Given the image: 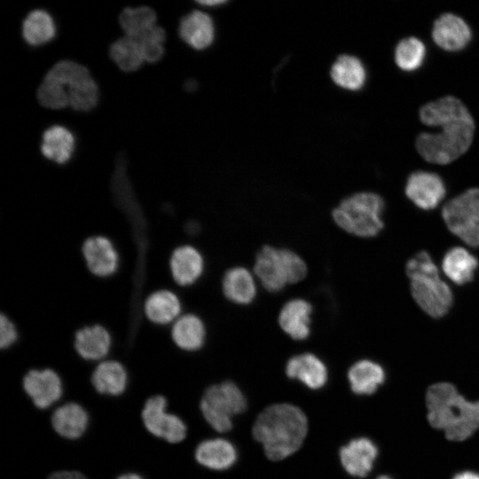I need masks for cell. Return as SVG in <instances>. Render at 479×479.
Instances as JSON below:
<instances>
[{
  "label": "cell",
  "mask_w": 479,
  "mask_h": 479,
  "mask_svg": "<svg viewBox=\"0 0 479 479\" xmlns=\"http://www.w3.org/2000/svg\"><path fill=\"white\" fill-rule=\"evenodd\" d=\"M419 115L425 125L441 129L438 133L421 132L416 138V149L427 161L448 164L467 151L475 124L459 98L444 96L428 102L420 108Z\"/></svg>",
  "instance_id": "obj_1"
},
{
  "label": "cell",
  "mask_w": 479,
  "mask_h": 479,
  "mask_svg": "<svg viewBox=\"0 0 479 479\" xmlns=\"http://www.w3.org/2000/svg\"><path fill=\"white\" fill-rule=\"evenodd\" d=\"M425 408L429 427L449 442L463 443L479 432V400L467 397L452 381L430 384Z\"/></svg>",
  "instance_id": "obj_2"
},
{
  "label": "cell",
  "mask_w": 479,
  "mask_h": 479,
  "mask_svg": "<svg viewBox=\"0 0 479 479\" xmlns=\"http://www.w3.org/2000/svg\"><path fill=\"white\" fill-rule=\"evenodd\" d=\"M307 428V418L300 408L290 404H278L259 414L253 435L263 444L268 459L281 460L301 447Z\"/></svg>",
  "instance_id": "obj_3"
},
{
  "label": "cell",
  "mask_w": 479,
  "mask_h": 479,
  "mask_svg": "<svg viewBox=\"0 0 479 479\" xmlns=\"http://www.w3.org/2000/svg\"><path fill=\"white\" fill-rule=\"evenodd\" d=\"M404 269L411 295L418 307L430 318L444 317L453 305L454 295L430 254L425 250L417 252L408 259Z\"/></svg>",
  "instance_id": "obj_4"
},
{
  "label": "cell",
  "mask_w": 479,
  "mask_h": 479,
  "mask_svg": "<svg viewBox=\"0 0 479 479\" xmlns=\"http://www.w3.org/2000/svg\"><path fill=\"white\" fill-rule=\"evenodd\" d=\"M384 208L381 196L372 192H361L342 200L332 216L344 232L359 238H373L384 228Z\"/></svg>",
  "instance_id": "obj_5"
},
{
  "label": "cell",
  "mask_w": 479,
  "mask_h": 479,
  "mask_svg": "<svg viewBox=\"0 0 479 479\" xmlns=\"http://www.w3.org/2000/svg\"><path fill=\"white\" fill-rule=\"evenodd\" d=\"M254 272L266 290L279 292L287 284L302 280L307 266L300 255L288 248L264 246L255 256Z\"/></svg>",
  "instance_id": "obj_6"
},
{
  "label": "cell",
  "mask_w": 479,
  "mask_h": 479,
  "mask_svg": "<svg viewBox=\"0 0 479 479\" xmlns=\"http://www.w3.org/2000/svg\"><path fill=\"white\" fill-rule=\"evenodd\" d=\"M246 407L243 393L232 381L208 387L200 401L202 416L218 432L229 431L232 428V417L243 412Z\"/></svg>",
  "instance_id": "obj_7"
},
{
  "label": "cell",
  "mask_w": 479,
  "mask_h": 479,
  "mask_svg": "<svg viewBox=\"0 0 479 479\" xmlns=\"http://www.w3.org/2000/svg\"><path fill=\"white\" fill-rule=\"evenodd\" d=\"M441 216L451 233L468 247H479V188L472 187L449 200Z\"/></svg>",
  "instance_id": "obj_8"
},
{
  "label": "cell",
  "mask_w": 479,
  "mask_h": 479,
  "mask_svg": "<svg viewBox=\"0 0 479 479\" xmlns=\"http://www.w3.org/2000/svg\"><path fill=\"white\" fill-rule=\"evenodd\" d=\"M169 401L163 394L148 397L140 410L145 431L153 439L169 445L182 443L187 436V426L177 413L169 410Z\"/></svg>",
  "instance_id": "obj_9"
},
{
  "label": "cell",
  "mask_w": 479,
  "mask_h": 479,
  "mask_svg": "<svg viewBox=\"0 0 479 479\" xmlns=\"http://www.w3.org/2000/svg\"><path fill=\"white\" fill-rule=\"evenodd\" d=\"M20 389L34 409L44 412L53 409L66 396V383L54 368L34 367L20 379Z\"/></svg>",
  "instance_id": "obj_10"
},
{
  "label": "cell",
  "mask_w": 479,
  "mask_h": 479,
  "mask_svg": "<svg viewBox=\"0 0 479 479\" xmlns=\"http://www.w3.org/2000/svg\"><path fill=\"white\" fill-rule=\"evenodd\" d=\"M48 420L57 437L75 443L88 434L92 419L90 410L82 403L66 399L51 409Z\"/></svg>",
  "instance_id": "obj_11"
},
{
  "label": "cell",
  "mask_w": 479,
  "mask_h": 479,
  "mask_svg": "<svg viewBox=\"0 0 479 479\" xmlns=\"http://www.w3.org/2000/svg\"><path fill=\"white\" fill-rule=\"evenodd\" d=\"M81 254L88 272L97 279H110L121 269L122 257L117 246L106 235L86 238L82 243Z\"/></svg>",
  "instance_id": "obj_12"
},
{
  "label": "cell",
  "mask_w": 479,
  "mask_h": 479,
  "mask_svg": "<svg viewBox=\"0 0 479 479\" xmlns=\"http://www.w3.org/2000/svg\"><path fill=\"white\" fill-rule=\"evenodd\" d=\"M90 387L99 397L117 399L122 397L130 386V374L126 365L110 357L92 365Z\"/></svg>",
  "instance_id": "obj_13"
},
{
  "label": "cell",
  "mask_w": 479,
  "mask_h": 479,
  "mask_svg": "<svg viewBox=\"0 0 479 479\" xmlns=\"http://www.w3.org/2000/svg\"><path fill=\"white\" fill-rule=\"evenodd\" d=\"M114 347V336L104 325L94 323L78 328L73 337L76 356L84 363L95 364L110 357Z\"/></svg>",
  "instance_id": "obj_14"
},
{
  "label": "cell",
  "mask_w": 479,
  "mask_h": 479,
  "mask_svg": "<svg viewBox=\"0 0 479 479\" xmlns=\"http://www.w3.org/2000/svg\"><path fill=\"white\" fill-rule=\"evenodd\" d=\"M183 301L171 287L148 293L141 304L144 319L152 326L169 328L183 313Z\"/></svg>",
  "instance_id": "obj_15"
},
{
  "label": "cell",
  "mask_w": 479,
  "mask_h": 479,
  "mask_svg": "<svg viewBox=\"0 0 479 479\" xmlns=\"http://www.w3.org/2000/svg\"><path fill=\"white\" fill-rule=\"evenodd\" d=\"M168 268L172 284L185 288L194 285L202 276L205 261L196 247L182 243L171 251Z\"/></svg>",
  "instance_id": "obj_16"
},
{
  "label": "cell",
  "mask_w": 479,
  "mask_h": 479,
  "mask_svg": "<svg viewBox=\"0 0 479 479\" xmlns=\"http://www.w3.org/2000/svg\"><path fill=\"white\" fill-rule=\"evenodd\" d=\"M404 192L416 207L422 210H431L444 199L446 186L436 173L417 170L408 177Z\"/></svg>",
  "instance_id": "obj_17"
},
{
  "label": "cell",
  "mask_w": 479,
  "mask_h": 479,
  "mask_svg": "<svg viewBox=\"0 0 479 479\" xmlns=\"http://www.w3.org/2000/svg\"><path fill=\"white\" fill-rule=\"evenodd\" d=\"M379 456L377 444L368 437L350 440L340 450V459L345 471L351 476L366 477L373 469Z\"/></svg>",
  "instance_id": "obj_18"
},
{
  "label": "cell",
  "mask_w": 479,
  "mask_h": 479,
  "mask_svg": "<svg viewBox=\"0 0 479 479\" xmlns=\"http://www.w3.org/2000/svg\"><path fill=\"white\" fill-rule=\"evenodd\" d=\"M432 38L442 49L457 51L464 49L472 38L468 24L459 15L446 12L434 22Z\"/></svg>",
  "instance_id": "obj_19"
},
{
  "label": "cell",
  "mask_w": 479,
  "mask_h": 479,
  "mask_svg": "<svg viewBox=\"0 0 479 479\" xmlns=\"http://www.w3.org/2000/svg\"><path fill=\"white\" fill-rule=\"evenodd\" d=\"M206 326L195 313H183L169 327V335L177 349L195 352L200 349L206 341Z\"/></svg>",
  "instance_id": "obj_20"
},
{
  "label": "cell",
  "mask_w": 479,
  "mask_h": 479,
  "mask_svg": "<svg viewBox=\"0 0 479 479\" xmlns=\"http://www.w3.org/2000/svg\"><path fill=\"white\" fill-rule=\"evenodd\" d=\"M479 260L461 246L449 248L442 258L441 268L444 276L457 286H464L475 279Z\"/></svg>",
  "instance_id": "obj_21"
},
{
  "label": "cell",
  "mask_w": 479,
  "mask_h": 479,
  "mask_svg": "<svg viewBox=\"0 0 479 479\" xmlns=\"http://www.w3.org/2000/svg\"><path fill=\"white\" fill-rule=\"evenodd\" d=\"M76 145L74 133L63 125H53L44 130L40 149L49 161L64 165L72 159Z\"/></svg>",
  "instance_id": "obj_22"
},
{
  "label": "cell",
  "mask_w": 479,
  "mask_h": 479,
  "mask_svg": "<svg viewBox=\"0 0 479 479\" xmlns=\"http://www.w3.org/2000/svg\"><path fill=\"white\" fill-rule=\"evenodd\" d=\"M312 306L303 299L288 301L282 307L279 315L281 329L292 339L302 341L310 334V315Z\"/></svg>",
  "instance_id": "obj_23"
},
{
  "label": "cell",
  "mask_w": 479,
  "mask_h": 479,
  "mask_svg": "<svg viewBox=\"0 0 479 479\" xmlns=\"http://www.w3.org/2000/svg\"><path fill=\"white\" fill-rule=\"evenodd\" d=\"M178 33L181 39L189 46L195 50H203L214 40V23L208 14L195 10L182 18Z\"/></svg>",
  "instance_id": "obj_24"
},
{
  "label": "cell",
  "mask_w": 479,
  "mask_h": 479,
  "mask_svg": "<svg viewBox=\"0 0 479 479\" xmlns=\"http://www.w3.org/2000/svg\"><path fill=\"white\" fill-rule=\"evenodd\" d=\"M286 373L289 378L299 380L312 389L322 388L327 381L326 365L311 353L292 357L287 363Z\"/></svg>",
  "instance_id": "obj_25"
},
{
  "label": "cell",
  "mask_w": 479,
  "mask_h": 479,
  "mask_svg": "<svg viewBox=\"0 0 479 479\" xmlns=\"http://www.w3.org/2000/svg\"><path fill=\"white\" fill-rule=\"evenodd\" d=\"M386 377L383 366L371 359L358 360L348 371L350 389L359 396L374 394L384 384Z\"/></svg>",
  "instance_id": "obj_26"
},
{
  "label": "cell",
  "mask_w": 479,
  "mask_h": 479,
  "mask_svg": "<svg viewBox=\"0 0 479 479\" xmlns=\"http://www.w3.org/2000/svg\"><path fill=\"white\" fill-rule=\"evenodd\" d=\"M198 464L212 470H224L231 467L237 459L234 445L222 438L201 441L194 450Z\"/></svg>",
  "instance_id": "obj_27"
},
{
  "label": "cell",
  "mask_w": 479,
  "mask_h": 479,
  "mask_svg": "<svg viewBox=\"0 0 479 479\" xmlns=\"http://www.w3.org/2000/svg\"><path fill=\"white\" fill-rule=\"evenodd\" d=\"M22 37L32 47H39L51 42L57 34L52 16L43 9L30 12L22 22Z\"/></svg>",
  "instance_id": "obj_28"
},
{
  "label": "cell",
  "mask_w": 479,
  "mask_h": 479,
  "mask_svg": "<svg viewBox=\"0 0 479 479\" xmlns=\"http://www.w3.org/2000/svg\"><path fill=\"white\" fill-rule=\"evenodd\" d=\"M222 287L225 297L237 304H248L256 294L254 277L243 267L228 270L223 278Z\"/></svg>",
  "instance_id": "obj_29"
},
{
  "label": "cell",
  "mask_w": 479,
  "mask_h": 479,
  "mask_svg": "<svg viewBox=\"0 0 479 479\" xmlns=\"http://www.w3.org/2000/svg\"><path fill=\"white\" fill-rule=\"evenodd\" d=\"M331 77L337 85L347 90H357L365 82L366 72L358 58L342 55L332 66Z\"/></svg>",
  "instance_id": "obj_30"
},
{
  "label": "cell",
  "mask_w": 479,
  "mask_h": 479,
  "mask_svg": "<svg viewBox=\"0 0 479 479\" xmlns=\"http://www.w3.org/2000/svg\"><path fill=\"white\" fill-rule=\"evenodd\" d=\"M156 21V12L148 6L127 7L119 17V22L125 35L135 39L157 26Z\"/></svg>",
  "instance_id": "obj_31"
},
{
  "label": "cell",
  "mask_w": 479,
  "mask_h": 479,
  "mask_svg": "<svg viewBox=\"0 0 479 479\" xmlns=\"http://www.w3.org/2000/svg\"><path fill=\"white\" fill-rule=\"evenodd\" d=\"M109 55L122 71L128 73L137 71L145 62L138 41L127 35L111 44Z\"/></svg>",
  "instance_id": "obj_32"
},
{
  "label": "cell",
  "mask_w": 479,
  "mask_h": 479,
  "mask_svg": "<svg viewBox=\"0 0 479 479\" xmlns=\"http://www.w3.org/2000/svg\"><path fill=\"white\" fill-rule=\"evenodd\" d=\"M68 106L78 112L93 109L99 99V90L95 80L87 75L68 87Z\"/></svg>",
  "instance_id": "obj_33"
},
{
  "label": "cell",
  "mask_w": 479,
  "mask_h": 479,
  "mask_svg": "<svg viewBox=\"0 0 479 479\" xmlns=\"http://www.w3.org/2000/svg\"><path fill=\"white\" fill-rule=\"evenodd\" d=\"M426 52V46L420 38L408 36L397 43L394 58L402 70L414 71L423 64Z\"/></svg>",
  "instance_id": "obj_34"
},
{
  "label": "cell",
  "mask_w": 479,
  "mask_h": 479,
  "mask_svg": "<svg viewBox=\"0 0 479 479\" xmlns=\"http://www.w3.org/2000/svg\"><path fill=\"white\" fill-rule=\"evenodd\" d=\"M68 86L69 84L47 73L38 87L37 99L46 108L63 109L68 106Z\"/></svg>",
  "instance_id": "obj_35"
},
{
  "label": "cell",
  "mask_w": 479,
  "mask_h": 479,
  "mask_svg": "<svg viewBox=\"0 0 479 479\" xmlns=\"http://www.w3.org/2000/svg\"><path fill=\"white\" fill-rule=\"evenodd\" d=\"M166 34L160 26H155L145 35L137 38L145 62L156 63L164 55Z\"/></svg>",
  "instance_id": "obj_36"
},
{
  "label": "cell",
  "mask_w": 479,
  "mask_h": 479,
  "mask_svg": "<svg viewBox=\"0 0 479 479\" xmlns=\"http://www.w3.org/2000/svg\"><path fill=\"white\" fill-rule=\"evenodd\" d=\"M20 338V329L16 322L7 314L0 312V349L5 351L12 349Z\"/></svg>",
  "instance_id": "obj_37"
},
{
  "label": "cell",
  "mask_w": 479,
  "mask_h": 479,
  "mask_svg": "<svg viewBox=\"0 0 479 479\" xmlns=\"http://www.w3.org/2000/svg\"><path fill=\"white\" fill-rule=\"evenodd\" d=\"M46 479H90V478L80 470L59 469L49 474Z\"/></svg>",
  "instance_id": "obj_38"
},
{
  "label": "cell",
  "mask_w": 479,
  "mask_h": 479,
  "mask_svg": "<svg viewBox=\"0 0 479 479\" xmlns=\"http://www.w3.org/2000/svg\"><path fill=\"white\" fill-rule=\"evenodd\" d=\"M451 479H479V472L474 469H462L452 475Z\"/></svg>",
  "instance_id": "obj_39"
},
{
  "label": "cell",
  "mask_w": 479,
  "mask_h": 479,
  "mask_svg": "<svg viewBox=\"0 0 479 479\" xmlns=\"http://www.w3.org/2000/svg\"><path fill=\"white\" fill-rule=\"evenodd\" d=\"M114 479H147L144 475L137 471L129 470L119 474Z\"/></svg>",
  "instance_id": "obj_40"
},
{
  "label": "cell",
  "mask_w": 479,
  "mask_h": 479,
  "mask_svg": "<svg viewBox=\"0 0 479 479\" xmlns=\"http://www.w3.org/2000/svg\"><path fill=\"white\" fill-rule=\"evenodd\" d=\"M197 3L202 5L214 6V5L225 4L226 1H221V0L220 1H200V2L198 1Z\"/></svg>",
  "instance_id": "obj_41"
},
{
  "label": "cell",
  "mask_w": 479,
  "mask_h": 479,
  "mask_svg": "<svg viewBox=\"0 0 479 479\" xmlns=\"http://www.w3.org/2000/svg\"><path fill=\"white\" fill-rule=\"evenodd\" d=\"M375 479H395V478L391 476L390 475L382 474V475H378Z\"/></svg>",
  "instance_id": "obj_42"
},
{
  "label": "cell",
  "mask_w": 479,
  "mask_h": 479,
  "mask_svg": "<svg viewBox=\"0 0 479 479\" xmlns=\"http://www.w3.org/2000/svg\"><path fill=\"white\" fill-rule=\"evenodd\" d=\"M142 270H143V269H142ZM141 271H140V272H141ZM139 274H140V273H139ZM139 274H138V275H139ZM138 275H137V277H131V279H133L134 282H136V279L138 277ZM140 282H141V281H140ZM140 290H141L142 294L145 295V293L144 290L142 289L141 286H140Z\"/></svg>",
  "instance_id": "obj_43"
}]
</instances>
